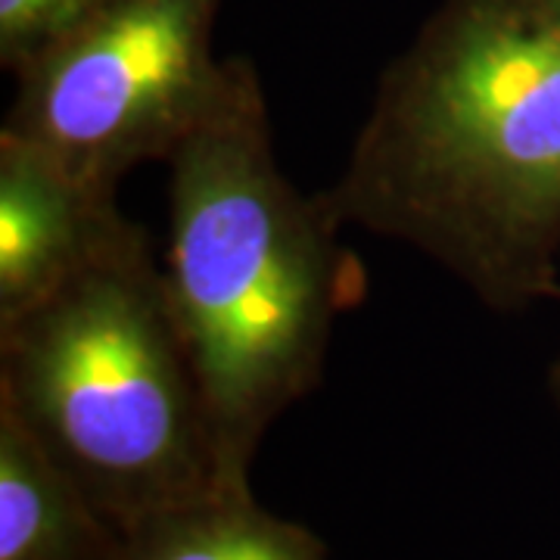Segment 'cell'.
I'll return each mask as SVG.
<instances>
[{
    "label": "cell",
    "mask_w": 560,
    "mask_h": 560,
    "mask_svg": "<svg viewBox=\"0 0 560 560\" xmlns=\"http://www.w3.org/2000/svg\"><path fill=\"white\" fill-rule=\"evenodd\" d=\"M320 200L492 312L560 300V0H455L386 72Z\"/></svg>",
    "instance_id": "1"
},
{
    "label": "cell",
    "mask_w": 560,
    "mask_h": 560,
    "mask_svg": "<svg viewBox=\"0 0 560 560\" xmlns=\"http://www.w3.org/2000/svg\"><path fill=\"white\" fill-rule=\"evenodd\" d=\"M162 275L212 423L224 486L320 381L359 275L320 194L280 172L259 79L231 62L212 113L172 153Z\"/></svg>",
    "instance_id": "2"
},
{
    "label": "cell",
    "mask_w": 560,
    "mask_h": 560,
    "mask_svg": "<svg viewBox=\"0 0 560 560\" xmlns=\"http://www.w3.org/2000/svg\"><path fill=\"white\" fill-rule=\"evenodd\" d=\"M0 401L119 536L224 486L197 368L135 221L0 320Z\"/></svg>",
    "instance_id": "3"
},
{
    "label": "cell",
    "mask_w": 560,
    "mask_h": 560,
    "mask_svg": "<svg viewBox=\"0 0 560 560\" xmlns=\"http://www.w3.org/2000/svg\"><path fill=\"white\" fill-rule=\"evenodd\" d=\"M215 0H109L16 69L0 135L25 140L88 184L119 190L168 162L219 103L228 66L209 50Z\"/></svg>",
    "instance_id": "4"
},
{
    "label": "cell",
    "mask_w": 560,
    "mask_h": 560,
    "mask_svg": "<svg viewBox=\"0 0 560 560\" xmlns=\"http://www.w3.org/2000/svg\"><path fill=\"white\" fill-rule=\"evenodd\" d=\"M128 224L119 190L88 184L38 147L0 135V320L54 293Z\"/></svg>",
    "instance_id": "5"
},
{
    "label": "cell",
    "mask_w": 560,
    "mask_h": 560,
    "mask_svg": "<svg viewBox=\"0 0 560 560\" xmlns=\"http://www.w3.org/2000/svg\"><path fill=\"white\" fill-rule=\"evenodd\" d=\"M121 536L0 401V560H116Z\"/></svg>",
    "instance_id": "6"
},
{
    "label": "cell",
    "mask_w": 560,
    "mask_h": 560,
    "mask_svg": "<svg viewBox=\"0 0 560 560\" xmlns=\"http://www.w3.org/2000/svg\"><path fill=\"white\" fill-rule=\"evenodd\" d=\"M116 560H324L318 541L259 511L246 486H219L125 533Z\"/></svg>",
    "instance_id": "7"
},
{
    "label": "cell",
    "mask_w": 560,
    "mask_h": 560,
    "mask_svg": "<svg viewBox=\"0 0 560 560\" xmlns=\"http://www.w3.org/2000/svg\"><path fill=\"white\" fill-rule=\"evenodd\" d=\"M109 0H0V54L16 72Z\"/></svg>",
    "instance_id": "8"
},
{
    "label": "cell",
    "mask_w": 560,
    "mask_h": 560,
    "mask_svg": "<svg viewBox=\"0 0 560 560\" xmlns=\"http://www.w3.org/2000/svg\"><path fill=\"white\" fill-rule=\"evenodd\" d=\"M548 386H551V396H555V401H558V408H560V352H558V359H555V364H551Z\"/></svg>",
    "instance_id": "9"
}]
</instances>
